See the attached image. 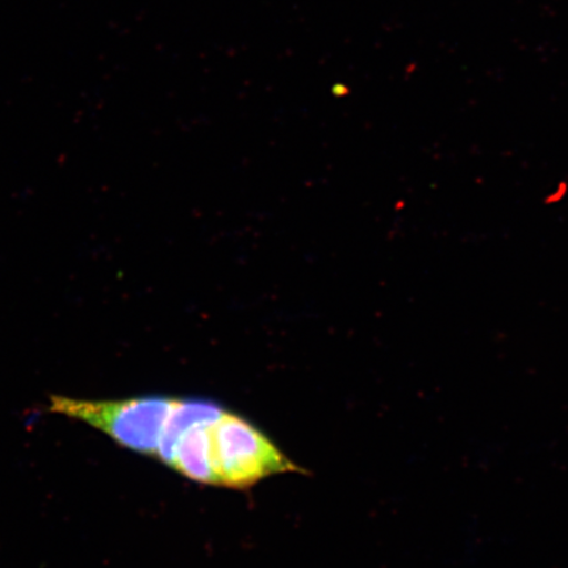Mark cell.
Wrapping results in <instances>:
<instances>
[{"label":"cell","mask_w":568,"mask_h":568,"mask_svg":"<svg viewBox=\"0 0 568 568\" xmlns=\"http://www.w3.org/2000/svg\"><path fill=\"white\" fill-rule=\"evenodd\" d=\"M175 399L165 396L92 402L53 396L51 409L102 430L128 449L155 456Z\"/></svg>","instance_id":"6da1fadb"},{"label":"cell","mask_w":568,"mask_h":568,"mask_svg":"<svg viewBox=\"0 0 568 568\" xmlns=\"http://www.w3.org/2000/svg\"><path fill=\"white\" fill-rule=\"evenodd\" d=\"M211 437L216 486L247 488L272 475L300 470L264 432L230 412L211 425Z\"/></svg>","instance_id":"7a4b0ae2"},{"label":"cell","mask_w":568,"mask_h":568,"mask_svg":"<svg viewBox=\"0 0 568 568\" xmlns=\"http://www.w3.org/2000/svg\"><path fill=\"white\" fill-rule=\"evenodd\" d=\"M211 425L196 424L183 433L178 439L170 467L191 480L202 483V485L216 486Z\"/></svg>","instance_id":"3957f363"},{"label":"cell","mask_w":568,"mask_h":568,"mask_svg":"<svg viewBox=\"0 0 568 568\" xmlns=\"http://www.w3.org/2000/svg\"><path fill=\"white\" fill-rule=\"evenodd\" d=\"M217 403L202 399H175L161 438L158 458L170 466L178 439L196 424H213L224 414Z\"/></svg>","instance_id":"277c9868"}]
</instances>
